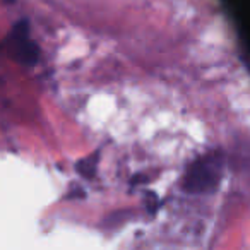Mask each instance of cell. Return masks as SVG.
<instances>
[{
	"mask_svg": "<svg viewBox=\"0 0 250 250\" xmlns=\"http://www.w3.org/2000/svg\"><path fill=\"white\" fill-rule=\"evenodd\" d=\"M225 170V156L221 153H208L188 167L184 177V190L188 194H209L216 190Z\"/></svg>",
	"mask_w": 250,
	"mask_h": 250,
	"instance_id": "6da1fadb",
	"label": "cell"
},
{
	"mask_svg": "<svg viewBox=\"0 0 250 250\" xmlns=\"http://www.w3.org/2000/svg\"><path fill=\"white\" fill-rule=\"evenodd\" d=\"M5 50L7 53L22 65H35L38 60L40 50L36 43L29 36V24L28 21H19L9 33L5 40Z\"/></svg>",
	"mask_w": 250,
	"mask_h": 250,
	"instance_id": "7a4b0ae2",
	"label": "cell"
},
{
	"mask_svg": "<svg viewBox=\"0 0 250 250\" xmlns=\"http://www.w3.org/2000/svg\"><path fill=\"white\" fill-rule=\"evenodd\" d=\"M96 161H98V156H89V158H84L77 163V171L81 175H84L86 178H91L96 171Z\"/></svg>",
	"mask_w": 250,
	"mask_h": 250,
	"instance_id": "3957f363",
	"label": "cell"
},
{
	"mask_svg": "<svg viewBox=\"0 0 250 250\" xmlns=\"http://www.w3.org/2000/svg\"><path fill=\"white\" fill-rule=\"evenodd\" d=\"M5 2H14V0H5Z\"/></svg>",
	"mask_w": 250,
	"mask_h": 250,
	"instance_id": "277c9868",
	"label": "cell"
}]
</instances>
